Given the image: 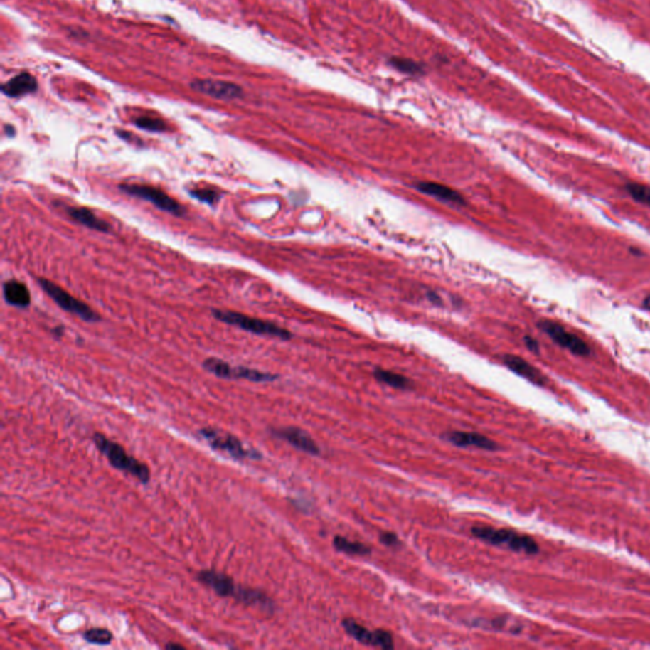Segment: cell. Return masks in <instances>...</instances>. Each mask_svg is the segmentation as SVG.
I'll return each instance as SVG.
<instances>
[{
	"label": "cell",
	"instance_id": "6da1fadb",
	"mask_svg": "<svg viewBox=\"0 0 650 650\" xmlns=\"http://www.w3.org/2000/svg\"><path fill=\"white\" fill-rule=\"evenodd\" d=\"M197 580L211 588L220 597L234 598L245 606L258 607L268 612H273L275 609V603L265 592L237 585L231 577L225 573H220L213 569H202L197 573Z\"/></svg>",
	"mask_w": 650,
	"mask_h": 650
},
{
	"label": "cell",
	"instance_id": "7a4b0ae2",
	"mask_svg": "<svg viewBox=\"0 0 650 650\" xmlns=\"http://www.w3.org/2000/svg\"><path fill=\"white\" fill-rule=\"evenodd\" d=\"M92 439L95 447L102 455L106 456L107 460L114 469L134 476L142 484H148L151 473L146 464L139 462L134 456L129 455L124 446L107 438L103 433H95Z\"/></svg>",
	"mask_w": 650,
	"mask_h": 650
},
{
	"label": "cell",
	"instance_id": "ac0fdd59",
	"mask_svg": "<svg viewBox=\"0 0 650 650\" xmlns=\"http://www.w3.org/2000/svg\"><path fill=\"white\" fill-rule=\"evenodd\" d=\"M3 295L6 304L18 309L28 308L31 305V294L27 286L17 279H8L3 284Z\"/></svg>",
	"mask_w": 650,
	"mask_h": 650
},
{
	"label": "cell",
	"instance_id": "d6986e66",
	"mask_svg": "<svg viewBox=\"0 0 650 650\" xmlns=\"http://www.w3.org/2000/svg\"><path fill=\"white\" fill-rule=\"evenodd\" d=\"M373 378H376L378 383L391 386L394 389L405 390V389H410V386H412V381L408 378L393 373V371L383 370V368H376L373 371Z\"/></svg>",
	"mask_w": 650,
	"mask_h": 650
},
{
	"label": "cell",
	"instance_id": "2e32d148",
	"mask_svg": "<svg viewBox=\"0 0 650 650\" xmlns=\"http://www.w3.org/2000/svg\"><path fill=\"white\" fill-rule=\"evenodd\" d=\"M414 187L422 193L436 197L441 201L449 202L454 205L465 203V198L462 197V193H459L455 189L451 188L449 186H444V184L436 183V182H418V183L414 184Z\"/></svg>",
	"mask_w": 650,
	"mask_h": 650
},
{
	"label": "cell",
	"instance_id": "e0dca14e",
	"mask_svg": "<svg viewBox=\"0 0 650 650\" xmlns=\"http://www.w3.org/2000/svg\"><path fill=\"white\" fill-rule=\"evenodd\" d=\"M503 362L511 371L520 375L521 378H526L528 381L540 385V386L546 384V378L544 375L540 373L536 367L532 366L531 363H528L526 360L521 358L518 356L506 355L503 358Z\"/></svg>",
	"mask_w": 650,
	"mask_h": 650
},
{
	"label": "cell",
	"instance_id": "52a82bcc",
	"mask_svg": "<svg viewBox=\"0 0 650 650\" xmlns=\"http://www.w3.org/2000/svg\"><path fill=\"white\" fill-rule=\"evenodd\" d=\"M119 188L121 192H124L126 195L134 196V197H137V198H142L144 201L150 202V203H153L155 207H158L161 211L171 213L173 216L182 218L184 213H186L184 207L182 206L179 202L176 201L173 197H171L168 193H166L164 191L156 188V187H153V186H148V184L122 183L119 184Z\"/></svg>",
	"mask_w": 650,
	"mask_h": 650
},
{
	"label": "cell",
	"instance_id": "7402d4cb",
	"mask_svg": "<svg viewBox=\"0 0 650 650\" xmlns=\"http://www.w3.org/2000/svg\"><path fill=\"white\" fill-rule=\"evenodd\" d=\"M390 64L395 68L396 70L402 71L409 75H422L425 73L423 65L414 60L405 59V58H391Z\"/></svg>",
	"mask_w": 650,
	"mask_h": 650
},
{
	"label": "cell",
	"instance_id": "9a60e30c",
	"mask_svg": "<svg viewBox=\"0 0 650 650\" xmlns=\"http://www.w3.org/2000/svg\"><path fill=\"white\" fill-rule=\"evenodd\" d=\"M66 213L69 215L73 221L79 225H83L90 230L100 231V233H110L111 225L105 220L100 219L88 207H66Z\"/></svg>",
	"mask_w": 650,
	"mask_h": 650
},
{
	"label": "cell",
	"instance_id": "4fadbf2b",
	"mask_svg": "<svg viewBox=\"0 0 650 650\" xmlns=\"http://www.w3.org/2000/svg\"><path fill=\"white\" fill-rule=\"evenodd\" d=\"M442 437L459 447H476L485 451L499 449V446L493 439L476 432L451 431L444 433Z\"/></svg>",
	"mask_w": 650,
	"mask_h": 650
},
{
	"label": "cell",
	"instance_id": "7c38bea8",
	"mask_svg": "<svg viewBox=\"0 0 650 650\" xmlns=\"http://www.w3.org/2000/svg\"><path fill=\"white\" fill-rule=\"evenodd\" d=\"M271 435L273 437L279 438L284 442L294 446L295 449H300L309 455H320V447L314 441L308 432L300 430L297 427H282V428H272Z\"/></svg>",
	"mask_w": 650,
	"mask_h": 650
},
{
	"label": "cell",
	"instance_id": "8fae6325",
	"mask_svg": "<svg viewBox=\"0 0 650 650\" xmlns=\"http://www.w3.org/2000/svg\"><path fill=\"white\" fill-rule=\"evenodd\" d=\"M191 88L197 93L223 101H233L244 95V90L238 84L216 79H196L191 83Z\"/></svg>",
	"mask_w": 650,
	"mask_h": 650
},
{
	"label": "cell",
	"instance_id": "f546056e",
	"mask_svg": "<svg viewBox=\"0 0 650 650\" xmlns=\"http://www.w3.org/2000/svg\"><path fill=\"white\" fill-rule=\"evenodd\" d=\"M166 649H183V645L181 644H174V643H169V644L166 645Z\"/></svg>",
	"mask_w": 650,
	"mask_h": 650
},
{
	"label": "cell",
	"instance_id": "277c9868",
	"mask_svg": "<svg viewBox=\"0 0 650 650\" xmlns=\"http://www.w3.org/2000/svg\"><path fill=\"white\" fill-rule=\"evenodd\" d=\"M213 315L216 319L223 321L225 324L237 326L242 331L253 333L257 336H270V337L279 338L287 341L292 337L290 331L284 329L279 325L266 321V320L257 319L253 316H248L245 314L235 313L230 310H220V309H213Z\"/></svg>",
	"mask_w": 650,
	"mask_h": 650
},
{
	"label": "cell",
	"instance_id": "5b68a950",
	"mask_svg": "<svg viewBox=\"0 0 650 650\" xmlns=\"http://www.w3.org/2000/svg\"><path fill=\"white\" fill-rule=\"evenodd\" d=\"M471 533L475 538L484 543L494 546H508L513 551L525 553L528 555H535L538 553V545L533 538L522 535L518 532L506 528H493L488 526H475L471 528Z\"/></svg>",
	"mask_w": 650,
	"mask_h": 650
},
{
	"label": "cell",
	"instance_id": "f1b7e54d",
	"mask_svg": "<svg viewBox=\"0 0 650 650\" xmlns=\"http://www.w3.org/2000/svg\"><path fill=\"white\" fill-rule=\"evenodd\" d=\"M51 333H53L58 337H61L64 334V326H56V328L51 329Z\"/></svg>",
	"mask_w": 650,
	"mask_h": 650
},
{
	"label": "cell",
	"instance_id": "4dcf8cb0",
	"mask_svg": "<svg viewBox=\"0 0 650 650\" xmlns=\"http://www.w3.org/2000/svg\"><path fill=\"white\" fill-rule=\"evenodd\" d=\"M644 308L650 311V295L646 296L644 300Z\"/></svg>",
	"mask_w": 650,
	"mask_h": 650
},
{
	"label": "cell",
	"instance_id": "5bb4252c",
	"mask_svg": "<svg viewBox=\"0 0 650 650\" xmlns=\"http://www.w3.org/2000/svg\"><path fill=\"white\" fill-rule=\"evenodd\" d=\"M37 89H38V83H37L36 78L30 73H21L1 85L3 95L11 97V98H18V97L35 93Z\"/></svg>",
	"mask_w": 650,
	"mask_h": 650
},
{
	"label": "cell",
	"instance_id": "d4e9b609",
	"mask_svg": "<svg viewBox=\"0 0 650 650\" xmlns=\"http://www.w3.org/2000/svg\"><path fill=\"white\" fill-rule=\"evenodd\" d=\"M627 191L635 201L650 206V187L641 183H627Z\"/></svg>",
	"mask_w": 650,
	"mask_h": 650
},
{
	"label": "cell",
	"instance_id": "30bf717a",
	"mask_svg": "<svg viewBox=\"0 0 650 650\" xmlns=\"http://www.w3.org/2000/svg\"><path fill=\"white\" fill-rule=\"evenodd\" d=\"M342 627H344L346 633L348 634L349 636L356 639L361 644L378 646V648L386 650L394 648V640H393L391 634L385 630L378 629L375 632H370L367 627H362L353 619H344L342 621Z\"/></svg>",
	"mask_w": 650,
	"mask_h": 650
},
{
	"label": "cell",
	"instance_id": "cb8c5ba5",
	"mask_svg": "<svg viewBox=\"0 0 650 650\" xmlns=\"http://www.w3.org/2000/svg\"><path fill=\"white\" fill-rule=\"evenodd\" d=\"M134 124L142 130L150 131V132H164L168 130V126L163 119H156V117H149V116H140L134 119Z\"/></svg>",
	"mask_w": 650,
	"mask_h": 650
},
{
	"label": "cell",
	"instance_id": "3957f363",
	"mask_svg": "<svg viewBox=\"0 0 650 650\" xmlns=\"http://www.w3.org/2000/svg\"><path fill=\"white\" fill-rule=\"evenodd\" d=\"M198 435L211 446V449L219 451L225 455L230 456L231 459H234V460H260L262 459V454L260 451L245 446L237 436L231 435L229 432L213 428V427H205L198 431Z\"/></svg>",
	"mask_w": 650,
	"mask_h": 650
},
{
	"label": "cell",
	"instance_id": "44dd1931",
	"mask_svg": "<svg viewBox=\"0 0 650 650\" xmlns=\"http://www.w3.org/2000/svg\"><path fill=\"white\" fill-rule=\"evenodd\" d=\"M83 639L90 644L110 645L112 643L113 634L105 627H92L84 632Z\"/></svg>",
	"mask_w": 650,
	"mask_h": 650
},
{
	"label": "cell",
	"instance_id": "603a6c76",
	"mask_svg": "<svg viewBox=\"0 0 650 650\" xmlns=\"http://www.w3.org/2000/svg\"><path fill=\"white\" fill-rule=\"evenodd\" d=\"M189 195L196 198L197 201L203 202L208 206H215L221 200V192L213 188H198L189 191Z\"/></svg>",
	"mask_w": 650,
	"mask_h": 650
},
{
	"label": "cell",
	"instance_id": "ba28073f",
	"mask_svg": "<svg viewBox=\"0 0 650 650\" xmlns=\"http://www.w3.org/2000/svg\"><path fill=\"white\" fill-rule=\"evenodd\" d=\"M37 281L41 286L42 290L53 299L55 304L60 308L64 309L68 313L74 314L85 321L95 323V321L101 320V316L95 313L93 309L88 307L85 302H80V300H78L77 297L70 295L68 291L60 287L59 284H53L48 278L43 277L38 278Z\"/></svg>",
	"mask_w": 650,
	"mask_h": 650
},
{
	"label": "cell",
	"instance_id": "9c48e42d",
	"mask_svg": "<svg viewBox=\"0 0 650 650\" xmlns=\"http://www.w3.org/2000/svg\"><path fill=\"white\" fill-rule=\"evenodd\" d=\"M538 328L548 334L556 344H559L563 348L570 351L572 353L577 356H588L591 353V349L588 344L582 341L580 337H577L573 333L568 331L564 326L558 324L553 320H543L538 323Z\"/></svg>",
	"mask_w": 650,
	"mask_h": 650
},
{
	"label": "cell",
	"instance_id": "4316f807",
	"mask_svg": "<svg viewBox=\"0 0 650 650\" xmlns=\"http://www.w3.org/2000/svg\"><path fill=\"white\" fill-rule=\"evenodd\" d=\"M525 344L527 346V348L530 349L533 353H538V341H535L533 338L531 337H525Z\"/></svg>",
	"mask_w": 650,
	"mask_h": 650
},
{
	"label": "cell",
	"instance_id": "484cf974",
	"mask_svg": "<svg viewBox=\"0 0 650 650\" xmlns=\"http://www.w3.org/2000/svg\"><path fill=\"white\" fill-rule=\"evenodd\" d=\"M380 543H383L389 548H394V546L400 545V540L394 532H383V533H380Z\"/></svg>",
	"mask_w": 650,
	"mask_h": 650
},
{
	"label": "cell",
	"instance_id": "ffe728a7",
	"mask_svg": "<svg viewBox=\"0 0 650 650\" xmlns=\"http://www.w3.org/2000/svg\"><path fill=\"white\" fill-rule=\"evenodd\" d=\"M333 545L338 551L346 553L348 555H370L371 549L367 545L362 543H356V541H349L343 536H336L333 540Z\"/></svg>",
	"mask_w": 650,
	"mask_h": 650
},
{
	"label": "cell",
	"instance_id": "83f0119b",
	"mask_svg": "<svg viewBox=\"0 0 650 650\" xmlns=\"http://www.w3.org/2000/svg\"><path fill=\"white\" fill-rule=\"evenodd\" d=\"M4 131H6V137H14L16 135V130L13 126H9V124H6L4 126Z\"/></svg>",
	"mask_w": 650,
	"mask_h": 650
},
{
	"label": "cell",
	"instance_id": "8992f818",
	"mask_svg": "<svg viewBox=\"0 0 650 650\" xmlns=\"http://www.w3.org/2000/svg\"><path fill=\"white\" fill-rule=\"evenodd\" d=\"M202 367L207 373H213L216 378L225 380H247L252 383H272L277 380L278 375L275 373H263L255 368H249L245 366H231L226 361L220 360L216 357H210L203 361Z\"/></svg>",
	"mask_w": 650,
	"mask_h": 650
}]
</instances>
